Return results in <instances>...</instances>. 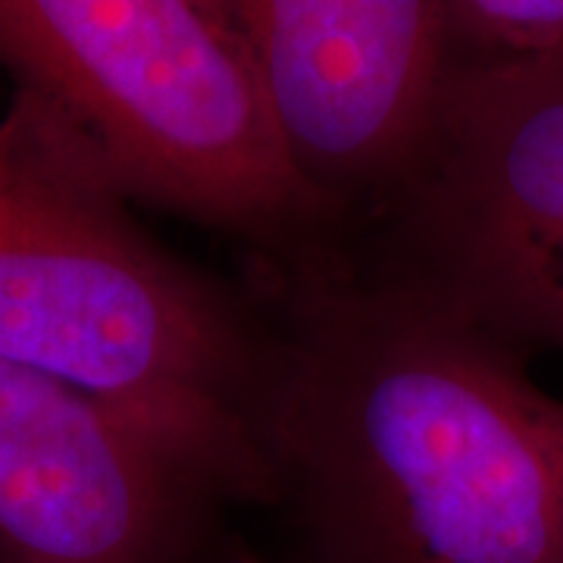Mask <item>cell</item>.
<instances>
[{
  "mask_svg": "<svg viewBox=\"0 0 563 563\" xmlns=\"http://www.w3.org/2000/svg\"><path fill=\"white\" fill-rule=\"evenodd\" d=\"M244 63L342 247L429 147L457 47L442 0H191Z\"/></svg>",
  "mask_w": 563,
  "mask_h": 563,
  "instance_id": "obj_5",
  "label": "cell"
},
{
  "mask_svg": "<svg viewBox=\"0 0 563 563\" xmlns=\"http://www.w3.org/2000/svg\"><path fill=\"white\" fill-rule=\"evenodd\" d=\"M0 69L76 125L129 203L232 235L261 269L342 251V225L191 0H0Z\"/></svg>",
  "mask_w": 563,
  "mask_h": 563,
  "instance_id": "obj_3",
  "label": "cell"
},
{
  "mask_svg": "<svg viewBox=\"0 0 563 563\" xmlns=\"http://www.w3.org/2000/svg\"><path fill=\"white\" fill-rule=\"evenodd\" d=\"M457 60H510L563 44V0H442Z\"/></svg>",
  "mask_w": 563,
  "mask_h": 563,
  "instance_id": "obj_7",
  "label": "cell"
},
{
  "mask_svg": "<svg viewBox=\"0 0 563 563\" xmlns=\"http://www.w3.org/2000/svg\"><path fill=\"white\" fill-rule=\"evenodd\" d=\"M266 457L310 563H563V398L342 261L257 269Z\"/></svg>",
  "mask_w": 563,
  "mask_h": 563,
  "instance_id": "obj_1",
  "label": "cell"
},
{
  "mask_svg": "<svg viewBox=\"0 0 563 563\" xmlns=\"http://www.w3.org/2000/svg\"><path fill=\"white\" fill-rule=\"evenodd\" d=\"M307 563H310V561H307Z\"/></svg>",
  "mask_w": 563,
  "mask_h": 563,
  "instance_id": "obj_8",
  "label": "cell"
},
{
  "mask_svg": "<svg viewBox=\"0 0 563 563\" xmlns=\"http://www.w3.org/2000/svg\"><path fill=\"white\" fill-rule=\"evenodd\" d=\"M0 361L125 413L222 504H276L257 291L154 242L76 125L29 91L0 120Z\"/></svg>",
  "mask_w": 563,
  "mask_h": 563,
  "instance_id": "obj_2",
  "label": "cell"
},
{
  "mask_svg": "<svg viewBox=\"0 0 563 563\" xmlns=\"http://www.w3.org/2000/svg\"><path fill=\"white\" fill-rule=\"evenodd\" d=\"M220 504L125 413L0 361V563H203Z\"/></svg>",
  "mask_w": 563,
  "mask_h": 563,
  "instance_id": "obj_6",
  "label": "cell"
},
{
  "mask_svg": "<svg viewBox=\"0 0 563 563\" xmlns=\"http://www.w3.org/2000/svg\"><path fill=\"white\" fill-rule=\"evenodd\" d=\"M339 261L520 357L563 354V44L454 63L417 173Z\"/></svg>",
  "mask_w": 563,
  "mask_h": 563,
  "instance_id": "obj_4",
  "label": "cell"
}]
</instances>
